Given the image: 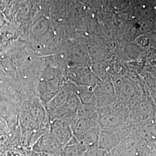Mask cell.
<instances>
[{
    "label": "cell",
    "instance_id": "8992f818",
    "mask_svg": "<svg viewBox=\"0 0 156 156\" xmlns=\"http://www.w3.org/2000/svg\"><path fill=\"white\" fill-rule=\"evenodd\" d=\"M72 83L73 91L77 95L78 98L82 104L94 105L96 103L94 93V87L78 86Z\"/></svg>",
    "mask_w": 156,
    "mask_h": 156
},
{
    "label": "cell",
    "instance_id": "7a4b0ae2",
    "mask_svg": "<svg viewBox=\"0 0 156 156\" xmlns=\"http://www.w3.org/2000/svg\"><path fill=\"white\" fill-rule=\"evenodd\" d=\"M50 122L49 133L63 149L73 136L71 124L67 119H57Z\"/></svg>",
    "mask_w": 156,
    "mask_h": 156
},
{
    "label": "cell",
    "instance_id": "52a82bcc",
    "mask_svg": "<svg viewBox=\"0 0 156 156\" xmlns=\"http://www.w3.org/2000/svg\"><path fill=\"white\" fill-rule=\"evenodd\" d=\"M87 148L74 136L62 149L58 156H83Z\"/></svg>",
    "mask_w": 156,
    "mask_h": 156
},
{
    "label": "cell",
    "instance_id": "6da1fadb",
    "mask_svg": "<svg viewBox=\"0 0 156 156\" xmlns=\"http://www.w3.org/2000/svg\"><path fill=\"white\" fill-rule=\"evenodd\" d=\"M64 84L62 79L55 75H49L40 78L37 93L39 100L45 107L58 93Z\"/></svg>",
    "mask_w": 156,
    "mask_h": 156
},
{
    "label": "cell",
    "instance_id": "ba28073f",
    "mask_svg": "<svg viewBox=\"0 0 156 156\" xmlns=\"http://www.w3.org/2000/svg\"><path fill=\"white\" fill-rule=\"evenodd\" d=\"M95 115V105L81 104L79 108L77 116L78 118L87 119Z\"/></svg>",
    "mask_w": 156,
    "mask_h": 156
},
{
    "label": "cell",
    "instance_id": "5b68a950",
    "mask_svg": "<svg viewBox=\"0 0 156 156\" xmlns=\"http://www.w3.org/2000/svg\"><path fill=\"white\" fill-rule=\"evenodd\" d=\"M73 91L72 83H65L58 93H57V94L45 107L49 117L66 102L68 97Z\"/></svg>",
    "mask_w": 156,
    "mask_h": 156
},
{
    "label": "cell",
    "instance_id": "3957f363",
    "mask_svg": "<svg viewBox=\"0 0 156 156\" xmlns=\"http://www.w3.org/2000/svg\"><path fill=\"white\" fill-rule=\"evenodd\" d=\"M81 102L73 91L69 95L66 102L57 111L50 116V121L57 119H64L77 115Z\"/></svg>",
    "mask_w": 156,
    "mask_h": 156
},
{
    "label": "cell",
    "instance_id": "277c9868",
    "mask_svg": "<svg viewBox=\"0 0 156 156\" xmlns=\"http://www.w3.org/2000/svg\"><path fill=\"white\" fill-rule=\"evenodd\" d=\"M97 127H98V126L95 115L87 119L78 118L77 121L73 127V134L79 142H81Z\"/></svg>",
    "mask_w": 156,
    "mask_h": 156
},
{
    "label": "cell",
    "instance_id": "9c48e42d",
    "mask_svg": "<svg viewBox=\"0 0 156 156\" xmlns=\"http://www.w3.org/2000/svg\"><path fill=\"white\" fill-rule=\"evenodd\" d=\"M83 156H109L106 151L99 147L87 148Z\"/></svg>",
    "mask_w": 156,
    "mask_h": 156
}]
</instances>
